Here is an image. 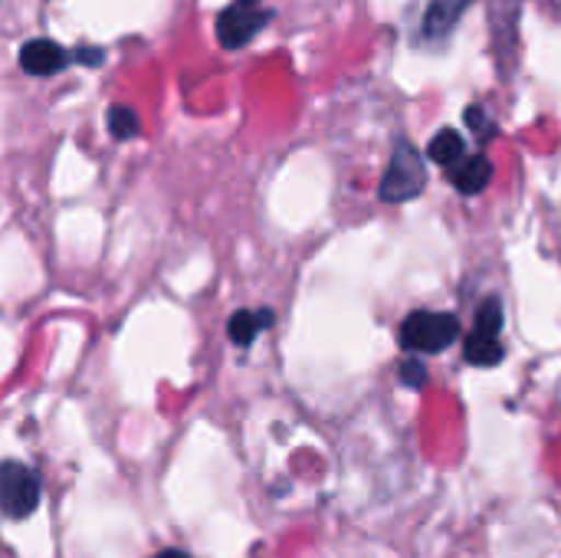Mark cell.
I'll return each mask as SVG.
<instances>
[{
  "instance_id": "cell-14",
  "label": "cell",
  "mask_w": 561,
  "mask_h": 558,
  "mask_svg": "<svg viewBox=\"0 0 561 558\" xmlns=\"http://www.w3.org/2000/svg\"><path fill=\"white\" fill-rule=\"evenodd\" d=\"M72 59H79V62H85V66H99V62L105 59V53H102V49H89V46H79V49L72 53Z\"/></svg>"
},
{
  "instance_id": "cell-12",
  "label": "cell",
  "mask_w": 561,
  "mask_h": 558,
  "mask_svg": "<svg viewBox=\"0 0 561 558\" xmlns=\"http://www.w3.org/2000/svg\"><path fill=\"white\" fill-rule=\"evenodd\" d=\"M473 332H483V335L500 339V332H503V303H500L496 296H490V299L480 306V312H477V329H473Z\"/></svg>"
},
{
  "instance_id": "cell-6",
  "label": "cell",
  "mask_w": 561,
  "mask_h": 558,
  "mask_svg": "<svg viewBox=\"0 0 561 558\" xmlns=\"http://www.w3.org/2000/svg\"><path fill=\"white\" fill-rule=\"evenodd\" d=\"M447 178H450V184L460 194H480L490 184V178H493V164H490L486 155H467L460 164H454L447 171Z\"/></svg>"
},
{
  "instance_id": "cell-10",
  "label": "cell",
  "mask_w": 561,
  "mask_h": 558,
  "mask_svg": "<svg viewBox=\"0 0 561 558\" xmlns=\"http://www.w3.org/2000/svg\"><path fill=\"white\" fill-rule=\"evenodd\" d=\"M463 355H467V362H470V365L493 368V365H500V362H503L506 349H503V342H500V339H493V335L470 332V335H467V342H463Z\"/></svg>"
},
{
  "instance_id": "cell-11",
  "label": "cell",
  "mask_w": 561,
  "mask_h": 558,
  "mask_svg": "<svg viewBox=\"0 0 561 558\" xmlns=\"http://www.w3.org/2000/svg\"><path fill=\"white\" fill-rule=\"evenodd\" d=\"M105 125H108L115 141H128V138H135L141 132V118H138V112L131 105H112L105 112Z\"/></svg>"
},
{
  "instance_id": "cell-4",
  "label": "cell",
  "mask_w": 561,
  "mask_h": 558,
  "mask_svg": "<svg viewBox=\"0 0 561 558\" xmlns=\"http://www.w3.org/2000/svg\"><path fill=\"white\" fill-rule=\"evenodd\" d=\"M39 497H43V487L33 467L16 464V460L0 464V513L7 520L33 516L39 506Z\"/></svg>"
},
{
  "instance_id": "cell-5",
  "label": "cell",
  "mask_w": 561,
  "mask_h": 558,
  "mask_svg": "<svg viewBox=\"0 0 561 558\" xmlns=\"http://www.w3.org/2000/svg\"><path fill=\"white\" fill-rule=\"evenodd\" d=\"M16 59H20V69H23L26 76L46 79V76L62 72V69L72 62V53H69L62 43L49 39V36H36V39H30V43L20 46Z\"/></svg>"
},
{
  "instance_id": "cell-8",
  "label": "cell",
  "mask_w": 561,
  "mask_h": 558,
  "mask_svg": "<svg viewBox=\"0 0 561 558\" xmlns=\"http://www.w3.org/2000/svg\"><path fill=\"white\" fill-rule=\"evenodd\" d=\"M470 3L473 0H431L427 16H424V33L427 36H447Z\"/></svg>"
},
{
  "instance_id": "cell-13",
  "label": "cell",
  "mask_w": 561,
  "mask_h": 558,
  "mask_svg": "<svg viewBox=\"0 0 561 558\" xmlns=\"http://www.w3.org/2000/svg\"><path fill=\"white\" fill-rule=\"evenodd\" d=\"M401 382L411 385V388H424V382H427L424 365L421 362H401Z\"/></svg>"
},
{
  "instance_id": "cell-2",
  "label": "cell",
  "mask_w": 561,
  "mask_h": 558,
  "mask_svg": "<svg viewBox=\"0 0 561 558\" xmlns=\"http://www.w3.org/2000/svg\"><path fill=\"white\" fill-rule=\"evenodd\" d=\"M427 184V168H424V158L421 151L411 145V141H401L391 155V164L381 178V201L388 204H404L411 197H417Z\"/></svg>"
},
{
  "instance_id": "cell-3",
  "label": "cell",
  "mask_w": 561,
  "mask_h": 558,
  "mask_svg": "<svg viewBox=\"0 0 561 558\" xmlns=\"http://www.w3.org/2000/svg\"><path fill=\"white\" fill-rule=\"evenodd\" d=\"M270 20H273V10L263 7L260 0H230L217 13L214 33L224 49H243Z\"/></svg>"
},
{
  "instance_id": "cell-1",
  "label": "cell",
  "mask_w": 561,
  "mask_h": 558,
  "mask_svg": "<svg viewBox=\"0 0 561 558\" xmlns=\"http://www.w3.org/2000/svg\"><path fill=\"white\" fill-rule=\"evenodd\" d=\"M401 349L404 352H447L460 339V319L450 312H411L401 322Z\"/></svg>"
},
{
  "instance_id": "cell-15",
  "label": "cell",
  "mask_w": 561,
  "mask_h": 558,
  "mask_svg": "<svg viewBox=\"0 0 561 558\" xmlns=\"http://www.w3.org/2000/svg\"><path fill=\"white\" fill-rule=\"evenodd\" d=\"M154 558H191L184 549H164V553H158Z\"/></svg>"
},
{
  "instance_id": "cell-9",
  "label": "cell",
  "mask_w": 561,
  "mask_h": 558,
  "mask_svg": "<svg viewBox=\"0 0 561 558\" xmlns=\"http://www.w3.org/2000/svg\"><path fill=\"white\" fill-rule=\"evenodd\" d=\"M427 155H431V161H434V164H440V168H447V171H450L454 164H460V161L467 158V145H463V138H460V132L444 128L440 135H434V138H431Z\"/></svg>"
},
{
  "instance_id": "cell-7",
  "label": "cell",
  "mask_w": 561,
  "mask_h": 558,
  "mask_svg": "<svg viewBox=\"0 0 561 558\" xmlns=\"http://www.w3.org/2000/svg\"><path fill=\"white\" fill-rule=\"evenodd\" d=\"M270 326H273V312L270 309H240V312L230 316L227 335H230V342L237 349H250L256 342V335L263 329H270Z\"/></svg>"
}]
</instances>
